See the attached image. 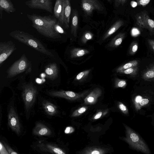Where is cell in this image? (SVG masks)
Here are the masks:
<instances>
[{"label": "cell", "mask_w": 154, "mask_h": 154, "mask_svg": "<svg viewBox=\"0 0 154 154\" xmlns=\"http://www.w3.org/2000/svg\"><path fill=\"white\" fill-rule=\"evenodd\" d=\"M75 131L74 128L72 127L68 126L66 128L65 130V133L66 134L72 133Z\"/></svg>", "instance_id": "38"}, {"label": "cell", "mask_w": 154, "mask_h": 154, "mask_svg": "<svg viewBox=\"0 0 154 154\" xmlns=\"http://www.w3.org/2000/svg\"><path fill=\"white\" fill-rule=\"evenodd\" d=\"M63 8V0H56L54 5L53 13L55 17L60 24Z\"/></svg>", "instance_id": "19"}, {"label": "cell", "mask_w": 154, "mask_h": 154, "mask_svg": "<svg viewBox=\"0 0 154 154\" xmlns=\"http://www.w3.org/2000/svg\"><path fill=\"white\" fill-rule=\"evenodd\" d=\"M125 34L120 33L116 35L111 41L108 45V46L112 48H116L122 43L124 38Z\"/></svg>", "instance_id": "24"}, {"label": "cell", "mask_w": 154, "mask_h": 154, "mask_svg": "<svg viewBox=\"0 0 154 154\" xmlns=\"http://www.w3.org/2000/svg\"><path fill=\"white\" fill-rule=\"evenodd\" d=\"M4 145L7 150L9 154H17L18 153L10 147L5 143H4Z\"/></svg>", "instance_id": "37"}, {"label": "cell", "mask_w": 154, "mask_h": 154, "mask_svg": "<svg viewBox=\"0 0 154 154\" xmlns=\"http://www.w3.org/2000/svg\"><path fill=\"white\" fill-rule=\"evenodd\" d=\"M126 0H121V4L122 5H123L125 4Z\"/></svg>", "instance_id": "45"}, {"label": "cell", "mask_w": 154, "mask_h": 154, "mask_svg": "<svg viewBox=\"0 0 154 154\" xmlns=\"http://www.w3.org/2000/svg\"><path fill=\"white\" fill-rule=\"evenodd\" d=\"M5 147L1 143H0V153L1 154H9Z\"/></svg>", "instance_id": "39"}, {"label": "cell", "mask_w": 154, "mask_h": 154, "mask_svg": "<svg viewBox=\"0 0 154 154\" xmlns=\"http://www.w3.org/2000/svg\"><path fill=\"white\" fill-rule=\"evenodd\" d=\"M138 45L137 42H132L130 46L129 50V53L130 54H134L138 50Z\"/></svg>", "instance_id": "34"}, {"label": "cell", "mask_w": 154, "mask_h": 154, "mask_svg": "<svg viewBox=\"0 0 154 154\" xmlns=\"http://www.w3.org/2000/svg\"><path fill=\"white\" fill-rule=\"evenodd\" d=\"M32 132L34 135L39 136H49L51 133V131L49 128L40 122L36 124Z\"/></svg>", "instance_id": "18"}, {"label": "cell", "mask_w": 154, "mask_h": 154, "mask_svg": "<svg viewBox=\"0 0 154 154\" xmlns=\"http://www.w3.org/2000/svg\"><path fill=\"white\" fill-rule=\"evenodd\" d=\"M127 85L126 80L116 78L115 80V87L116 88H125Z\"/></svg>", "instance_id": "30"}, {"label": "cell", "mask_w": 154, "mask_h": 154, "mask_svg": "<svg viewBox=\"0 0 154 154\" xmlns=\"http://www.w3.org/2000/svg\"><path fill=\"white\" fill-rule=\"evenodd\" d=\"M81 7L88 15H91L94 10L101 11L103 8L97 0H82Z\"/></svg>", "instance_id": "10"}, {"label": "cell", "mask_w": 154, "mask_h": 154, "mask_svg": "<svg viewBox=\"0 0 154 154\" xmlns=\"http://www.w3.org/2000/svg\"><path fill=\"white\" fill-rule=\"evenodd\" d=\"M118 106L120 110L123 114L126 116L129 115L128 108L124 103L121 102H119Z\"/></svg>", "instance_id": "33"}, {"label": "cell", "mask_w": 154, "mask_h": 154, "mask_svg": "<svg viewBox=\"0 0 154 154\" xmlns=\"http://www.w3.org/2000/svg\"><path fill=\"white\" fill-rule=\"evenodd\" d=\"M49 94L53 97L64 98L70 100H75L83 97L85 93H77L72 91L64 90L51 91Z\"/></svg>", "instance_id": "12"}, {"label": "cell", "mask_w": 154, "mask_h": 154, "mask_svg": "<svg viewBox=\"0 0 154 154\" xmlns=\"http://www.w3.org/2000/svg\"><path fill=\"white\" fill-rule=\"evenodd\" d=\"M131 102L134 113L145 116L154 106V91L151 89L134 91L131 96Z\"/></svg>", "instance_id": "2"}, {"label": "cell", "mask_w": 154, "mask_h": 154, "mask_svg": "<svg viewBox=\"0 0 154 154\" xmlns=\"http://www.w3.org/2000/svg\"><path fill=\"white\" fill-rule=\"evenodd\" d=\"M135 18L137 26L141 28L147 29L151 35H154V20L150 18L146 11L137 14Z\"/></svg>", "instance_id": "7"}, {"label": "cell", "mask_w": 154, "mask_h": 154, "mask_svg": "<svg viewBox=\"0 0 154 154\" xmlns=\"http://www.w3.org/2000/svg\"><path fill=\"white\" fill-rule=\"evenodd\" d=\"M102 112L101 111L98 112L96 115L94 116V119H97L100 118L102 116Z\"/></svg>", "instance_id": "40"}, {"label": "cell", "mask_w": 154, "mask_h": 154, "mask_svg": "<svg viewBox=\"0 0 154 154\" xmlns=\"http://www.w3.org/2000/svg\"><path fill=\"white\" fill-rule=\"evenodd\" d=\"M93 34L90 31L85 32L81 38V41L82 43L85 44L89 40L93 39Z\"/></svg>", "instance_id": "29"}, {"label": "cell", "mask_w": 154, "mask_h": 154, "mask_svg": "<svg viewBox=\"0 0 154 154\" xmlns=\"http://www.w3.org/2000/svg\"><path fill=\"white\" fill-rule=\"evenodd\" d=\"M121 3V0H115V5L116 7H118Z\"/></svg>", "instance_id": "42"}, {"label": "cell", "mask_w": 154, "mask_h": 154, "mask_svg": "<svg viewBox=\"0 0 154 154\" xmlns=\"http://www.w3.org/2000/svg\"><path fill=\"white\" fill-rule=\"evenodd\" d=\"M91 71V69H89L81 72L76 75L75 79L78 81L83 79L88 75Z\"/></svg>", "instance_id": "31"}, {"label": "cell", "mask_w": 154, "mask_h": 154, "mask_svg": "<svg viewBox=\"0 0 154 154\" xmlns=\"http://www.w3.org/2000/svg\"><path fill=\"white\" fill-rule=\"evenodd\" d=\"M32 71V65L26 55L23 54L14 62L7 71V77L11 78L23 72L29 73Z\"/></svg>", "instance_id": "5"}, {"label": "cell", "mask_w": 154, "mask_h": 154, "mask_svg": "<svg viewBox=\"0 0 154 154\" xmlns=\"http://www.w3.org/2000/svg\"><path fill=\"white\" fill-rule=\"evenodd\" d=\"M8 118L9 126L16 134L20 135L21 132L20 124L17 114L13 106L10 107Z\"/></svg>", "instance_id": "11"}, {"label": "cell", "mask_w": 154, "mask_h": 154, "mask_svg": "<svg viewBox=\"0 0 154 154\" xmlns=\"http://www.w3.org/2000/svg\"><path fill=\"white\" fill-rule=\"evenodd\" d=\"M25 4L30 8L42 10L53 13L52 0H29Z\"/></svg>", "instance_id": "8"}, {"label": "cell", "mask_w": 154, "mask_h": 154, "mask_svg": "<svg viewBox=\"0 0 154 154\" xmlns=\"http://www.w3.org/2000/svg\"><path fill=\"white\" fill-rule=\"evenodd\" d=\"M89 52V51L86 49L74 48L70 51V57L72 58L81 57L88 54Z\"/></svg>", "instance_id": "26"}, {"label": "cell", "mask_w": 154, "mask_h": 154, "mask_svg": "<svg viewBox=\"0 0 154 154\" xmlns=\"http://www.w3.org/2000/svg\"><path fill=\"white\" fill-rule=\"evenodd\" d=\"M15 44L11 41L0 43V64L2 63L16 49Z\"/></svg>", "instance_id": "9"}, {"label": "cell", "mask_w": 154, "mask_h": 154, "mask_svg": "<svg viewBox=\"0 0 154 154\" xmlns=\"http://www.w3.org/2000/svg\"><path fill=\"white\" fill-rule=\"evenodd\" d=\"M138 6L145 7L150 2L151 0H135Z\"/></svg>", "instance_id": "36"}, {"label": "cell", "mask_w": 154, "mask_h": 154, "mask_svg": "<svg viewBox=\"0 0 154 154\" xmlns=\"http://www.w3.org/2000/svg\"><path fill=\"white\" fill-rule=\"evenodd\" d=\"M45 72L47 79L51 80L56 79L59 73L58 68L57 64L52 63L48 65L45 68Z\"/></svg>", "instance_id": "17"}, {"label": "cell", "mask_w": 154, "mask_h": 154, "mask_svg": "<svg viewBox=\"0 0 154 154\" xmlns=\"http://www.w3.org/2000/svg\"><path fill=\"white\" fill-rule=\"evenodd\" d=\"M22 93L25 107L28 111L33 105L37 94L36 87L32 82L25 84L23 86Z\"/></svg>", "instance_id": "6"}, {"label": "cell", "mask_w": 154, "mask_h": 154, "mask_svg": "<svg viewBox=\"0 0 154 154\" xmlns=\"http://www.w3.org/2000/svg\"><path fill=\"white\" fill-rule=\"evenodd\" d=\"M71 10L70 0H63V8L60 25L64 26L67 29L69 27Z\"/></svg>", "instance_id": "13"}, {"label": "cell", "mask_w": 154, "mask_h": 154, "mask_svg": "<svg viewBox=\"0 0 154 154\" xmlns=\"http://www.w3.org/2000/svg\"><path fill=\"white\" fill-rule=\"evenodd\" d=\"M78 21L79 17L78 12L74 10L73 11L72 16L71 31L72 33L75 37L77 36Z\"/></svg>", "instance_id": "22"}, {"label": "cell", "mask_w": 154, "mask_h": 154, "mask_svg": "<svg viewBox=\"0 0 154 154\" xmlns=\"http://www.w3.org/2000/svg\"><path fill=\"white\" fill-rule=\"evenodd\" d=\"M87 109V106H82L74 111L72 114L71 116L73 117L78 116L85 112Z\"/></svg>", "instance_id": "32"}, {"label": "cell", "mask_w": 154, "mask_h": 154, "mask_svg": "<svg viewBox=\"0 0 154 154\" xmlns=\"http://www.w3.org/2000/svg\"><path fill=\"white\" fill-rule=\"evenodd\" d=\"M138 64L139 61L137 60H135L130 61L118 67L116 69V71L118 73L121 70L138 66Z\"/></svg>", "instance_id": "27"}, {"label": "cell", "mask_w": 154, "mask_h": 154, "mask_svg": "<svg viewBox=\"0 0 154 154\" xmlns=\"http://www.w3.org/2000/svg\"><path fill=\"white\" fill-rule=\"evenodd\" d=\"M106 0L108 1L109 2H111V0Z\"/></svg>", "instance_id": "46"}, {"label": "cell", "mask_w": 154, "mask_h": 154, "mask_svg": "<svg viewBox=\"0 0 154 154\" xmlns=\"http://www.w3.org/2000/svg\"><path fill=\"white\" fill-rule=\"evenodd\" d=\"M54 28L55 31L59 34H63L65 33L64 30L61 27V25L58 22L55 24Z\"/></svg>", "instance_id": "35"}, {"label": "cell", "mask_w": 154, "mask_h": 154, "mask_svg": "<svg viewBox=\"0 0 154 154\" xmlns=\"http://www.w3.org/2000/svg\"><path fill=\"white\" fill-rule=\"evenodd\" d=\"M27 16L33 27L41 35L54 39L61 37L54 28L55 24L58 22L55 18L50 15L41 16L34 14H27Z\"/></svg>", "instance_id": "1"}, {"label": "cell", "mask_w": 154, "mask_h": 154, "mask_svg": "<svg viewBox=\"0 0 154 154\" xmlns=\"http://www.w3.org/2000/svg\"><path fill=\"white\" fill-rule=\"evenodd\" d=\"M106 152V150L103 148L93 146L86 148L79 153L84 154H103Z\"/></svg>", "instance_id": "21"}, {"label": "cell", "mask_w": 154, "mask_h": 154, "mask_svg": "<svg viewBox=\"0 0 154 154\" xmlns=\"http://www.w3.org/2000/svg\"><path fill=\"white\" fill-rule=\"evenodd\" d=\"M142 78L145 81H154V65L149 67L143 72Z\"/></svg>", "instance_id": "25"}, {"label": "cell", "mask_w": 154, "mask_h": 154, "mask_svg": "<svg viewBox=\"0 0 154 154\" xmlns=\"http://www.w3.org/2000/svg\"><path fill=\"white\" fill-rule=\"evenodd\" d=\"M124 24V22L121 20L116 21L105 34L103 37V40L106 39L114 33Z\"/></svg>", "instance_id": "20"}, {"label": "cell", "mask_w": 154, "mask_h": 154, "mask_svg": "<svg viewBox=\"0 0 154 154\" xmlns=\"http://www.w3.org/2000/svg\"><path fill=\"white\" fill-rule=\"evenodd\" d=\"M151 116V124L153 127L154 131V112Z\"/></svg>", "instance_id": "43"}, {"label": "cell", "mask_w": 154, "mask_h": 154, "mask_svg": "<svg viewBox=\"0 0 154 154\" xmlns=\"http://www.w3.org/2000/svg\"><path fill=\"white\" fill-rule=\"evenodd\" d=\"M123 124L125 135L123 140L130 148L144 154H150L151 151L148 145L139 134L127 125Z\"/></svg>", "instance_id": "3"}, {"label": "cell", "mask_w": 154, "mask_h": 154, "mask_svg": "<svg viewBox=\"0 0 154 154\" xmlns=\"http://www.w3.org/2000/svg\"><path fill=\"white\" fill-rule=\"evenodd\" d=\"M102 94V91L100 88H94L84 99L85 104L89 105L95 104Z\"/></svg>", "instance_id": "14"}, {"label": "cell", "mask_w": 154, "mask_h": 154, "mask_svg": "<svg viewBox=\"0 0 154 154\" xmlns=\"http://www.w3.org/2000/svg\"><path fill=\"white\" fill-rule=\"evenodd\" d=\"M9 35L13 38L38 51L53 57V54L47 49L36 38L32 35L23 31L15 30L11 32Z\"/></svg>", "instance_id": "4"}, {"label": "cell", "mask_w": 154, "mask_h": 154, "mask_svg": "<svg viewBox=\"0 0 154 154\" xmlns=\"http://www.w3.org/2000/svg\"><path fill=\"white\" fill-rule=\"evenodd\" d=\"M37 146L42 151L58 154H66L61 149L55 145L50 143H41L38 144Z\"/></svg>", "instance_id": "15"}, {"label": "cell", "mask_w": 154, "mask_h": 154, "mask_svg": "<svg viewBox=\"0 0 154 154\" xmlns=\"http://www.w3.org/2000/svg\"><path fill=\"white\" fill-rule=\"evenodd\" d=\"M42 105L48 115L53 116L57 113V107L52 103L44 101L42 103Z\"/></svg>", "instance_id": "23"}, {"label": "cell", "mask_w": 154, "mask_h": 154, "mask_svg": "<svg viewBox=\"0 0 154 154\" xmlns=\"http://www.w3.org/2000/svg\"><path fill=\"white\" fill-rule=\"evenodd\" d=\"M131 5L132 7L134 8L137 5V2L134 1H132L131 2Z\"/></svg>", "instance_id": "44"}, {"label": "cell", "mask_w": 154, "mask_h": 154, "mask_svg": "<svg viewBox=\"0 0 154 154\" xmlns=\"http://www.w3.org/2000/svg\"><path fill=\"white\" fill-rule=\"evenodd\" d=\"M16 9L11 0H0V18H2L3 11H5L8 14L14 13Z\"/></svg>", "instance_id": "16"}, {"label": "cell", "mask_w": 154, "mask_h": 154, "mask_svg": "<svg viewBox=\"0 0 154 154\" xmlns=\"http://www.w3.org/2000/svg\"><path fill=\"white\" fill-rule=\"evenodd\" d=\"M148 41L150 46L154 51V40L149 39L148 40Z\"/></svg>", "instance_id": "41"}, {"label": "cell", "mask_w": 154, "mask_h": 154, "mask_svg": "<svg viewBox=\"0 0 154 154\" xmlns=\"http://www.w3.org/2000/svg\"><path fill=\"white\" fill-rule=\"evenodd\" d=\"M138 66L133 67L128 69L121 70L118 73L120 74H123L129 75L133 76H135L138 73Z\"/></svg>", "instance_id": "28"}]
</instances>
